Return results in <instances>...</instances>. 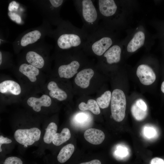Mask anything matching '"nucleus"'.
<instances>
[{"label": "nucleus", "mask_w": 164, "mask_h": 164, "mask_svg": "<svg viewBox=\"0 0 164 164\" xmlns=\"http://www.w3.org/2000/svg\"><path fill=\"white\" fill-rule=\"evenodd\" d=\"M62 23L56 39L58 48L65 50H82L89 35L82 28L77 27L69 22Z\"/></svg>", "instance_id": "obj_1"}, {"label": "nucleus", "mask_w": 164, "mask_h": 164, "mask_svg": "<svg viewBox=\"0 0 164 164\" xmlns=\"http://www.w3.org/2000/svg\"><path fill=\"white\" fill-rule=\"evenodd\" d=\"M75 9L83 23L81 28L89 36L94 32L99 25L100 19L97 9L92 0L73 1Z\"/></svg>", "instance_id": "obj_2"}, {"label": "nucleus", "mask_w": 164, "mask_h": 164, "mask_svg": "<svg viewBox=\"0 0 164 164\" xmlns=\"http://www.w3.org/2000/svg\"><path fill=\"white\" fill-rule=\"evenodd\" d=\"M108 33L103 26L99 24L96 31L89 36L82 50L98 56H102L113 45L112 37Z\"/></svg>", "instance_id": "obj_3"}, {"label": "nucleus", "mask_w": 164, "mask_h": 164, "mask_svg": "<svg viewBox=\"0 0 164 164\" xmlns=\"http://www.w3.org/2000/svg\"><path fill=\"white\" fill-rule=\"evenodd\" d=\"M126 101L123 91L115 89L112 92L111 98V115L116 121L123 120L125 115Z\"/></svg>", "instance_id": "obj_4"}, {"label": "nucleus", "mask_w": 164, "mask_h": 164, "mask_svg": "<svg viewBox=\"0 0 164 164\" xmlns=\"http://www.w3.org/2000/svg\"><path fill=\"white\" fill-rule=\"evenodd\" d=\"M41 134V131L39 129L33 127L29 129H18L15 131L14 136L18 143L27 147L38 141L40 139Z\"/></svg>", "instance_id": "obj_5"}, {"label": "nucleus", "mask_w": 164, "mask_h": 164, "mask_svg": "<svg viewBox=\"0 0 164 164\" xmlns=\"http://www.w3.org/2000/svg\"><path fill=\"white\" fill-rule=\"evenodd\" d=\"M97 10L100 19L104 21H109L114 17L118 10V7L113 0H97Z\"/></svg>", "instance_id": "obj_6"}, {"label": "nucleus", "mask_w": 164, "mask_h": 164, "mask_svg": "<svg viewBox=\"0 0 164 164\" xmlns=\"http://www.w3.org/2000/svg\"><path fill=\"white\" fill-rule=\"evenodd\" d=\"M136 74L141 83L145 85L152 84L156 79L154 72L150 67L146 65H139L137 68Z\"/></svg>", "instance_id": "obj_7"}, {"label": "nucleus", "mask_w": 164, "mask_h": 164, "mask_svg": "<svg viewBox=\"0 0 164 164\" xmlns=\"http://www.w3.org/2000/svg\"><path fill=\"white\" fill-rule=\"evenodd\" d=\"M80 66V61L77 59H74L69 63L61 65L59 67V75L61 78H70L77 72Z\"/></svg>", "instance_id": "obj_8"}, {"label": "nucleus", "mask_w": 164, "mask_h": 164, "mask_svg": "<svg viewBox=\"0 0 164 164\" xmlns=\"http://www.w3.org/2000/svg\"><path fill=\"white\" fill-rule=\"evenodd\" d=\"M27 104L33 110L37 112L40 111L42 107H48L52 103L51 99L50 96L46 94H43L39 98L31 97L27 100Z\"/></svg>", "instance_id": "obj_9"}, {"label": "nucleus", "mask_w": 164, "mask_h": 164, "mask_svg": "<svg viewBox=\"0 0 164 164\" xmlns=\"http://www.w3.org/2000/svg\"><path fill=\"white\" fill-rule=\"evenodd\" d=\"M94 74V71L92 68H85L77 73L74 79L75 82L81 88H86L89 86L90 80Z\"/></svg>", "instance_id": "obj_10"}, {"label": "nucleus", "mask_w": 164, "mask_h": 164, "mask_svg": "<svg viewBox=\"0 0 164 164\" xmlns=\"http://www.w3.org/2000/svg\"><path fill=\"white\" fill-rule=\"evenodd\" d=\"M84 137L86 140L90 143L97 145L103 142L105 135L102 131L97 129L91 128L85 132Z\"/></svg>", "instance_id": "obj_11"}, {"label": "nucleus", "mask_w": 164, "mask_h": 164, "mask_svg": "<svg viewBox=\"0 0 164 164\" xmlns=\"http://www.w3.org/2000/svg\"><path fill=\"white\" fill-rule=\"evenodd\" d=\"M121 49L117 44L113 45L102 55L106 59L107 63L109 64L118 63L121 57Z\"/></svg>", "instance_id": "obj_12"}, {"label": "nucleus", "mask_w": 164, "mask_h": 164, "mask_svg": "<svg viewBox=\"0 0 164 164\" xmlns=\"http://www.w3.org/2000/svg\"><path fill=\"white\" fill-rule=\"evenodd\" d=\"M20 85L17 82L11 80H7L0 84V92L2 94L9 93L18 95L21 93Z\"/></svg>", "instance_id": "obj_13"}, {"label": "nucleus", "mask_w": 164, "mask_h": 164, "mask_svg": "<svg viewBox=\"0 0 164 164\" xmlns=\"http://www.w3.org/2000/svg\"><path fill=\"white\" fill-rule=\"evenodd\" d=\"M145 38V35L143 32L141 31L137 32L128 43L127 48V51L133 52L141 47L144 44Z\"/></svg>", "instance_id": "obj_14"}, {"label": "nucleus", "mask_w": 164, "mask_h": 164, "mask_svg": "<svg viewBox=\"0 0 164 164\" xmlns=\"http://www.w3.org/2000/svg\"><path fill=\"white\" fill-rule=\"evenodd\" d=\"M19 71L22 74L26 77L32 82L37 80V76L39 73V69L31 64L23 63L19 68Z\"/></svg>", "instance_id": "obj_15"}, {"label": "nucleus", "mask_w": 164, "mask_h": 164, "mask_svg": "<svg viewBox=\"0 0 164 164\" xmlns=\"http://www.w3.org/2000/svg\"><path fill=\"white\" fill-rule=\"evenodd\" d=\"M47 88L49 91V95L52 98L60 101H64L67 98V93L59 88L55 82L51 81L49 82Z\"/></svg>", "instance_id": "obj_16"}, {"label": "nucleus", "mask_w": 164, "mask_h": 164, "mask_svg": "<svg viewBox=\"0 0 164 164\" xmlns=\"http://www.w3.org/2000/svg\"><path fill=\"white\" fill-rule=\"evenodd\" d=\"M26 59L30 64L38 69H41L44 66L45 62L43 58L36 52H28L26 55Z\"/></svg>", "instance_id": "obj_17"}, {"label": "nucleus", "mask_w": 164, "mask_h": 164, "mask_svg": "<svg viewBox=\"0 0 164 164\" xmlns=\"http://www.w3.org/2000/svg\"><path fill=\"white\" fill-rule=\"evenodd\" d=\"M74 150V146L71 143L63 147L60 151L57 156L59 162L63 163L66 162L71 157Z\"/></svg>", "instance_id": "obj_18"}, {"label": "nucleus", "mask_w": 164, "mask_h": 164, "mask_svg": "<svg viewBox=\"0 0 164 164\" xmlns=\"http://www.w3.org/2000/svg\"><path fill=\"white\" fill-rule=\"evenodd\" d=\"M41 32L38 30H34L25 34L21 40L20 44L22 46H25L29 44L36 42L41 36Z\"/></svg>", "instance_id": "obj_19"}, {"label": "nucleus", "mask_w": 164, "mask_h": 164, "mask_svg": "<svg viewBox=\"0 0 164 164\" xmlns=\"http://www.w3.org/2000/svg\"><path fill=\"white\" fill-rule=\"evenodd\" d=\"M71 137L69 129L63 128L60 133H56L53 136L52 142L55 145L59 146L69 140Z\"/></svg>", "instance_id": "obj_20"}, {"label": "nucleus", "mask_w": 164, "mask_h": 164, "mask_svg": "<svg viewBox=\"0 0 164 164\" xmlns=\"http://www.w3.org/2000/svg\"><path fill=\"white\" fill-rule=\"evenodd\" d=\"M79 109L83 111L89 110L95 114H99L100 113L99 107L97 102L94 100L90 99L88 100L87 103L81 102L79 105Z\"/></svg>", "instance_id": "obj_21"}, {"label": "nucleus", "mask_w": 164, "mask_h": 164, "mask_svg": "<svg viewBox=\"0 0 164 164\" xmlns=\"http://www.w3.org/2000/svg\"><path fill=\"white\" fill-rule=\"evenodd\" d=\"M57 130V126L55 123L51 122L49 124L46 129L43 138L45 143L50 144L51 143L53 136L56 133Z\"/></svg>", "instance_id": "obj_22"}, {"label": "nucleus", "mask_w": 164, "mask_h": 164, "mask_svg": "<svg viewBox=\"0 0 164 164\" xmlns=\"http://www.w3.org/2000/svg\"><path fill=\"white\" fill-rule=\"evenodd\" d=\"M111 91H105L100 97H98L96 101L100 108L104 109L108 108L111 100Z\"/></svg>", "instance_id": "obj_23"}, {"label": "nucleus", "mask_w": 164, "mask_h": 164, "mask_svg": "<svg viewBox=\"0 0 164 164\" xmlns=\"http://www.w3.org/2000/svg\"><path fill=\"white\" fill-rule=\"evenodd\" d=\"M131 110L133 116L138 121L143 120L147 115V110L145 111L142 110L138 107L135 103L132 105Z\"/></svg>", "instance_id": "obj_24"}, {"label": "nucleus", "mask_w": 164, "mask_h": 164, "mask_svg": "<svg viewBox=\"0 0 164 164\" xmlns=\"http://www.w3.org/2000/svg\"><path fill=\"white\" fill-rule=\"evenodd\" d=\"M3 164H23L22 160L19 158L15 156L8 157L5 160Z\"/></svg>", "instance_id": "obj_25"}, {"label": "nucleus", "mask_w": 164, "mask_h": 164, "mask_svg": "<svg viewBox=\"0 0 164 164\" xmlns=\"http://www.w3.org/2000/svg\"><path fill=\"white\" fill-rule=\"evenodd\" d=\"M144 133L146 137L150 138L155 136L156 132L155 129L152 127H146L144 129Z\"/></svg>", "instance_id": "obj_26"}, {"label": "nucleus", "mask_w": 164, "mask_h": 164, "mask_svg": "<svg viewBox=\"0 0 164 164\" xmlns=\"http://www.w3.org/2000/svg\"><path fill=\"white\" fill-rule=\"evenodd\" d=\"M8 15L12 20L15 21L16 23L19 24L21 23V18L18 15L11 12H8Z\"/></svg>", "instance_id": "obj_27"}, {"label": "nucleus", "mask_w": 164, "mask_h": 164, "mask_svg": "<svg viewBox=\"0 0 164 164\" xmlns=\"http://www.w3.org/2000/svg\"><path fill=\"white\" fill-rule=\"evenodd\" d=\"M136 105L142 110L146 111H147V106L145 101L142 99L137 100L135 103Z\"/></svg>", "instance_id": "obj_28"}, {"label": "nucleus", "mask_w": 164, "mask_h": 164, "mask_svg": "<svg viewBox=\"0 0 164 164\" xmlns=\"http://www.w3.org/2000/svg\"><path fill=\"white\" fill-rule=\"evenodd\" d=\"M12 140L7 137H4L2 135L0 136V152L2 151L1 146L3 144H8L11 143Z\"/></svg>", "instance_id": "obj_29"}, {"label": "nucleus", "mask_w": 164, "mask_h": 164, "mask_svg": "<svg viewBox=\"0 0 164 164\" xmlns=\"http://www.w3.org/2000/svg\"><path fill=\"white\" fill-rule=\"evenodd\" d=\"M49 1L51 5L55 8L60 7L64 2L63 0H50Z\"/></svg>", "instance_id": "obj_30"}, {"label": "nucleus", "mask_w": 164, "mask_h": 164, "mask_svg": "<svg viewBox=\"0 0 164 164\" xmlns=\"http://www.w3.org/2000/svg\"><path fill=\"white\" fill-rule=\"evenodd\" d=\"M87 115L84 113L78 114L76 117V120L79 122H83L87 120Z\"/></svg>", "instance_id": "obj_31"}, {"label": "nucleus", "mask_w": 164, "mask_h": 164, "mask_svg": "<svg viewBox=\"0 0 164 164\" xmlns=\"http://www.w3.org/2000/svg\"><path fill=\"white\" fill-rule=\"evenodd\" d=\"M19 6L18 3L15 1H13L11 2L9 5L8 9L9 12H12L14 9H18Z\"/></svg>", "instance_id": "obj_32"}, {"label": "nucleus", "mask_w": 164, "mask_h": 164, "mask_svg": "<svg viewBox=\"0 0 164 164\" xmlns=\"http://www.w3.org/2000/svg\"><path fill=\"white\" fill-rule=\"evenodd\" d=\"M150 164H164V160L160 158L155 157L151 161Z\"/></svg>", "instance_id": "obj_33"}, {"label": "nucleus", "mask_w": 164, "mask_h": 164, "mask_svg": "<svg viewBox=\"0 0 164 164\" xmlns=\"http://www.w3.org/2000/svg\"><path fill=\"white\" fill-rule=\"evenodd\" d=\"M80 164H101V161L98 159H94L88 162L81 163Z\"/></svg>", "instance_id": "obj_34"}, {"label": "nucleus", "mask_w": 164, "mask_h": 164, "mask_svg": "<svg viewBox=\"0 0 164 164\" xmlns=\"http://www.w3.org/2000/svg\"><path fill=\"white\" fill-rule=\"evenodd\" d=\"M162 91L164 93V81L162 83L161 86Z\"/></svg>", "instance_id": "obj_35"}, {"label": "nucleus", "mask_w": 164, "mask_h": 164, "mask_svg": "<svg viewBox=\"0 0 164 164\" xmlns=\"http://www.w3.org/2000/svg\"><path fill=\"white\" fill-rule=\"evenodd\" d=\"M2 63V54L1 52H0V65H1Z\"/></svg>", "instance_id": "obj_36"}]
</instances>
